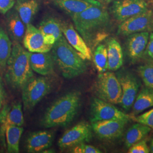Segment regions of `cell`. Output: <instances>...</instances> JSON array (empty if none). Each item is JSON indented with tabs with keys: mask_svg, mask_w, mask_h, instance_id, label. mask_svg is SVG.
Here are the masks:
<instances>
[{
	"mask_svg": "<svg viewBox=\"0 0 153 153\" xmlns=\"http://www.w3.org/2000/svg\"><path fill=\"white\" fill-rule=\"evenodd\" d=\"M76 30L91 48L108 36L110 17L103 5L93 6L72 17Z\"/></svg>",
	"mask_w": 153,
	"mask_h": 153,
	"instance_id": "obj_1",
	"label": "cell"
},
{
	"mask_svg": "<svg viewBox=\"0 0 153 153\" xmlns=\"http://www.w3.org/2000/svg\"><path fill=\"white\" fill-rule=\"evenodd\" d=\"M95 90L98 98L112 104H119L122 90L117 77L112 71H105L99 74Z\"/></svg>",
	"mask_w": 153,
	"mask_h": 153,
	"instance_id": "obj_6",
	"label": "cell"
},
{
	"mask_svg": "<svg viewBox=\"0 0 153 153\" xmlns=\"http://www.w3.org/2000/svg\"><path fill=\"white\" fill-rule=\"evenodd\" d=\"M5 69L6 81L14 90L22 89L25 84L34 76L30 62L29 52L21 43H13L11 55Z\"/></svg>",
	"mask_w": 153,
	"mask_h": 153,
	"instance_id": "obj_4",
	"label": "cell"
},
{
	"mask_svg": "<svg viewBox=\"0 0 153 153\" xmlns=\"http://www.w3.org/2000/svg\"><path fill=\"white\" fill-rule=\"evenodd\" d=\"M52 88L51 82L44 76L31 78L21 89L23 109L32 110L51 91Z\"/></svg>",
	"mask_w": 153,
	"mask_h": 153,
	"instance_id": "obj_5",
	"label": "cell"
},
{
	"mask_svg": "<svg viewBox=\"0 0 153 153\" xmlns=\"http://www.w3.org/2000/svg\"><path fill=\"white\" fill-rule=\"evenodd\" d=\"M149 35V31H144L129 35L127 40V51L132 61L135 62L143 56Z\"/></svg>",
	"mask_w": 153,
	"mask_h": 153,
	"instance_id": "obj_19",
	"label": "cell"
},
{
	"mask_svg": "<svg viewBox=\"0 0 153 153\" xmlns=\"http://www.w3.org/2000/svg\"><path fill=\"white\" fill-rule=\"evenodd\" d=\"M128 153H150L149 147L148 146L146 141L142 140L139 142L133 145L128 148Z\"/></svg>",
	"mask_w": 153,
	"mask_h": 153,
	"instance_id": "obj_32",
	"label": "cell"
},
{
	"mask_svg": "<svg viewBox=\"0 0 153 153\" xmlns=\"http://www.w3.org/2000/svg\"><path fill=\"white\" fill-rule=\"evenodd\" d=\"M126 120H108L91 123V129L101 140H114L122 135L126 123Z\"/></svg>",
	"mask_w": 153,
	"mask_h": 153,
	"instance_id": "obj_13",
	"label": "cell"
},
{
	"mask_svg": "<svg viewBox=\"0 0 153 153\" xmlns=\"http://www.w3.org/2000/svg\"><path fill=\"white\" fill-rule=\"evenodd\" d=\"M90 114L91 123L108 120L129 121L131 119V115L126 114L117 109L113 104L98 98L93 99L91 102Z\"/></svg>",
	"mask_w": 153,
	"mask_h": 153,
	"instance_id": "obj_7",
	"label": "cell"
},
{
	"mask_svg": "<svg viewBox=\"0 0 153 153\" xmlns=\"http://www.w3.org/2000/svg\"><path fill=\"white\" fill-rule=\"evenodd\" d=\"M151 131L152 129L146 125L139 123L133 124L126 133L124 141L126 148L128 149L134 143L143 140Z\"/></svg>",
	"mask_w": 153,
	"mask_h": 153,
	"instance_id": "obj_26",
	"label": "cell"
},
{
	"mask_svg": "<svg viewBox=\"0 0 153 153\" xmlns=\"http://www.w3.org/2000/svg\"><path fill=\"white\" fill-rule=\"evenodd\" d=\"M6 96V94L4 83H3L2 76L0 74V111L4 105L5 104Z\"/></svg>",
	"mask_w": 153,
	"mask_h": 153,
	"instance_id": "obj_35",
	"label": "cell"
},
{
	"mask_svg": "<svg viewBox=\"0 0 153 153\" xmlns=\"http://www.w3.org/2000/svg\"><path fill=\"white\" fill-rule=\"evenodd\" d=\"M24 124L22 105L20 102H14L11 105L5 104L0 111V137L3 142L7 126H22Z\"/></svg>",
	"mask_w": 153,
	"mask_h": 153,
	"instance_id": "obj_12",
	"label": "cell"
},
{
	"mask_svg": "<svg viewBox=\"0 0 153 153\" xmlns=\"http://www.w3.org/2000/svg\"><path fill=\"white\" fill-rule=\"evenodd\" d=\"M23 130L22 126H7L6 127L5 137L8 153L19 152V142Z\"/></svg>",
	"mask_w": 153,
	"mask_h": 153,
	"instance_id": "obj_25",
	"label": "cell"
},
{
	"mask_svg": "<svg viewBox=\"0 0 153 153\" xmlns=\"http://www.w3.org/2000/svg\"><path fill=\"white\" fill-rule=\"evenodd\" d=\"M91 138V126L82 121L67 130L59 139L58 145L62 150L69 149L78 144L89 142Z\"/></svg>",
	"mask_w": 153,
	"mask_h": 153,
	"instance_id": "obj_8",
	"label": "cell"
},
{
	"mask_svg": "<svg viewBox=\"0 0 153 153\" xmlns=\"http://www.w3.org/2000/svg\"><path fill=\"white\" fill-rule=\"evenodd\" d=\"M153 28V12L148 9L121 22L119 26L117 33L121 35L129 36L135 33L149 31Z\"/></svg>",
	"mask_w": 153,
	"mask_h": 153,
	"instance_id": "obj_9",
	"label": "cell"
},
{
	"mask_svg": "<svg viewBox=\"0 0 153 153\" xmlns=\"http://www.w3.org/2000/svg\"><path fill=\"white\" fill-rule=\"evenodd\" d=\"M39 29L42 33L46 44L53 45L63 35L62 23L53 17H47L40 22Z\"/></svg>",
	"mask_w": 153,
	"mask_h": 153,
	"instance_id": "obj_20",
	"label": "cell"
},
{
	"mask_svg": "<svg viewBox=\"0 0 153 153\" xmlns=\"http://www.w3.org/2000/svg\"><path fill=\"white\" fill-rule=\"evenodd\" d=\"M31 67L33 71L43 76L54 73L55 62L51 52L36 53L29 52Z\"/></svg>",
	"mask_w": 153,
	"mask_h": 153,
	"instance_id": "obj_18",
	"label": "cell"
},
{
	"mask_svg": "<svg viewBox=\"0 0 153 153\" xmlns=\"http://www.w3.org/2000/svg\"><path fill=\"white\" fill-rule=\"evenodd\" d=\"M81 102V93L79 91L66 93L47 109L40 124L46 128L68 126L78 114Z\"/></svg>",
	"mask_w": 153,
	"mask_h": 153,
	"instance_id": "obj_2",
	"label": "cell"
},
{
	"mask_svg": "<svg viewBox=\"0 0 153 153\" xmlns=\"http://www.w3.org/2000/svg\"><path fill=\"white\" fill-rule=\"evenodd\" d=\"M97 1H98L101 4L104 5L108 4L109 3H111L113 1H115L116 0H97Z\"/></svg>",
	"mask_w": 153,
	"mask_h": 153,
	"instance_id": "obj_36",
	"label": "cell"
},
{
	"mask_svg": "<svg viewBox=\"0 0 153 153\" xmlns=\"http://www.w3.org/2000/svg\"><path fill=\"white\" fill-rule=\"evenodd\" d=\"M94 62L99 73L108 70V52L105 45L100 44L96 47L94 53Z\"/></svg>",
	"mask_w": 153,
	"mask_h": 153,
	"instance_id": "obj_28",
	"label": "cell"
},
{
	"mask_svg": "<svg viewBox=\"0 0 153 153\" xmlns=\"http://www.w3.org/2000/svg\"><path fill=\"white\" fill-rule=\"evenodd\" d=\"M16 0H0V13L6 14L15 5Z\"/></svg>",
	"mask_w": 153,
	"mask_h": 153,
	"instance_id": "obj_33",
	"label": "cell"
},
{
	"mask_svg": "<svg viewBox=\"0 0 153 153\" xmlns=\"http://www.w3.org/2000/svg\"><path fill=\"white\" fill-rule=\"evenodd\" d=\"M62 31L69 44L76 51L82 59L91 60V49L73 25L71 23H64L62 24Z\"/></svg>",
	"mask_w": 153,
	"mask_h": 153,
	"instance_id": "obj_14",
	"label": "cell"
},
{
	"mask_svg": "<svg viewBox=\"0 0 153 153\" xmlns=\"http://www.w3.org/2000/svg\"><path fill=\"white\" fill-rule=\"evenodd\" d=\"M53 139L54 136L52 131H40L33 132L26 139V150L30 153L43 152L52 146Z\"/></svg>",
	"mask_w": 153,
	"mask_h": 153,
	"instance_id": "obj_17",
	"label": "cell"
},
{
	"mask_svg": "<svg viewBox=\"0 0 153 153\" xmlns=\"http://www.w3.org/2000/svg\"><path fill=\"white\" fill-rule=\"evenodd\" d=\"M150 153H153V138L150 141Z\"/></svg>",
	"mask_w": 153,
	"mask_h": 153,
	"instance_id": "obj_37",
	"label": "cell"
},
{
	"mask_svg": "<svg viewBox=\"0 0 153 153\" xmlns=\"http://www.w3.org/2000/svg\"><path fill=\"white\" fill-rule=\"evenodd\" d=\"M54 2L71 18L93 6L102 5L97 0H54Z\"/></svg>",
	"mask_w": 153,
	"mask_h": 153,
	"instance_id": "obj_21",
	"label": "cell"
},
{
	"mask_svg": "<svg viewBox=\"0 0 153 153\" xmlns=\"http://www.w3.org/2000/svg\"><path fill=\"white\" fill-rule=\"evenodd\" d=\"M147 10L148 4L144 0H116L112 6L114 16L120 22Z\"/></svg>",
	"mask_w": 153,
	"mask_h": 153,
	"instance_id": "obj_11",
	"label": "cell"
},
{
	"mask_svg": "<svg viewBox=\"0 0 153 153\" xmlns=\"http://www.w3.org/2000/svg\"><path fill=\"white\" fill-rule=\"evenodd\" d=\"M153 107V89L147 86L142 88L132 106L131 116H136Z\"/></svg>",
	"mask_w": 153,
	"mask_h": 153,
	"instance_id": "obj_24",
	"label": "cell"
},
{
	"mask_svg": "<svg viewBox=\"0 0 153 153\" xmlns=\"http://www.w3.org/2000/svg\"><path fill=\"white\" fill-rule=\"evenodd\" d=\"M137 71L145 86L153 89V64L140 66Z\"/></svg>",
	"mask_w": 153,
	"mask_h": 153,
	"instance_id": "obj_29",
	"label": "cell"
},
{
	"mask_svg": "<svg viewBox=\"0 0 153 153\" xmlns=\"http://www.w3.org/2000/svg\"><path fill=\"white\" fill-rule=\"evenodd\" d=\"M143 56H145L149 60L153 61V32L149 35V41Z\"/></svg>",
	"mask_w": 153,
	"mask_h": 153,
	"instance_id": "obj_34",
	"label": "cell"
},
{
	"mask_svg": "<svg viewBox=\"0 0 153 153\" xmlns=\"http://www.w3.org/2000/svg\"><path fill=\"white\" fill-rule=\"evenodd\" d=\"M22 43L24 47L30 52H48L53 46L45 43L43 36L39 29L31 23L26 25V30Z\"/></svg>",
	"mask_w": 153,
	"mask_h": 153,
	"instance_id": "obj_15",
	"label": "cell"
},
{
	"mask_svg": "<svg viewBox=\"0 0 153 153\" xmlns=\"http://www.w3.org/2000/svg\"><path fill=\"white\" fill-rule=\"evenodd\" d=\"M71 153H100L102 152L95 146L87 145L85 143L78 144L69 149Z\"/></svg>",
	"mask_w": 153,
	"mask_h": 153,
	"instance_id": "obj_31",
	"label": "cell"
},
{
	"mask_svg": "<svg viewBox=\"0 0 153 153\" xmlns=\"http://www.w3.org/2000/svg\"><path fill=\"white\" fill-rule=\"evenodd\" d=\"M12 42L7 31L0 25V68L5 69L12 50Z\"/></svg>",
	"mask_w": 153,
	"mask_h": 153,
	"instance_id": "obj_27",
	"label": "cell"
},
{
	"mask_svg": "<svg viewBox=\"0 0 153 153\" xmlns=\"http://www.w3.org/2000/svg\"><path fill=\"white\" fill-rule=\"evenodd\" d=\"M122 90L120 105L128 111L131 108L138 92L140 84L137 78L129 72H119L116 74Z\"/></svg>",
	"mask_w": 153,
	"mask_h": 153,
	"instance_id": "obj_10",
	"label": "cell"
},
{
	"mask_svg": "<svg viewBox=\"0 0 153 153\" xmlns=\"http://www.w3.org/2000/svg\"><path fill=\"white\" fill-rule=\"evenodd\" d=\"M131 119L137 123L148 126L153 130V108L136 117L131 116Z\"/></svg>",
	"mask_w": 153,
	"mask_h": 153,
	"instance_id": "obj_30",
	"label": "cell"
},
{
	"mask_svg": "<svg viewBox=\"0 0 153 153\" xmlns=\"http://www.w3.org/2000/svg\"><path fill=\"white\" fill-rule=\"evenodd\" d=\"M50 52L55 65L65 79L74 78L86 71L84 60L69 44L64 35L55 42Z\"/></svg>",
	"mask_w": 153,
	"mask_h": 153,
	"instance_id": "obj_3",
	"label": "cell"
},
{
	"mask_svg": "<svg viewBox=\"0 0 153 153\" xmlns=\"http://www.w3.org/2000/svg\"><path fill=\"white\" fill-rule=\"evenodd\" d=\"M108 70L114 71L123 65V52L120 44L114 38L110 39L107 43Z\"/></svg>",
	"mask_w": 153,
	"mask_h": 153,
	"instance_id": "obj_22",
	"label": "cell"
},
{
	"mask_svg": "<svg viewBox=\"0 0 153 153\" xmlns=\"http://www.w3.org/2000/svg\"><path fill=\"white\" fill-rule=\"evenodd\" d=\"M14 6V8L26 25L31 23L39 9L38 0H16Z\"/></svg>",
	"mask_w": 153,
	"mask_h": 153,
	"instance_id": "obj_23",
	"label": "cell"
},
{
	"mask_svg": "<svg viewBox=\"0 0 153 153\" xmlns=\"http://www.w3.org/2000/svg\"><path fill=\"white\" fill-rule=\"evenodd\" d=\"M7 33L13 43H21L26 30V25L23 22L15 8H12L6 14Z\"/></svg>",
	"mask_w": 153,
	"mask_h": 153,
	"instance_id": "obj_16",
	"label": "cell"
}]
</instances>
